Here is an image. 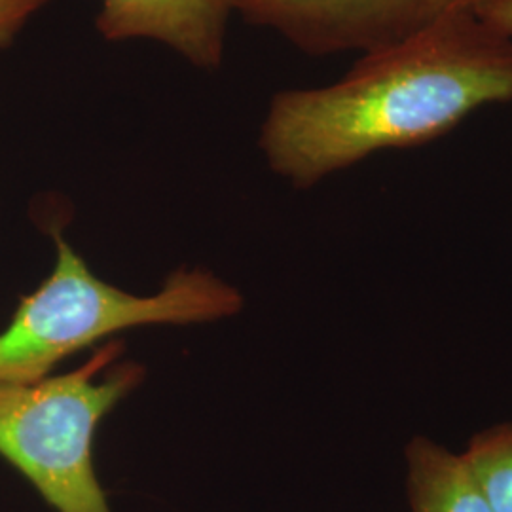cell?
Returning a JSON list of instances; mask_svg holds the SVG:
<instances>
[{
    "mask_svg": "<svg viewBox=\"0 0 512 512\" xmlns=\"http://www.w3.org/2000/svg\"><path fill=\"white\" fill-rule=\"evenodd\" d=\"M512 101V40L471 10L363 54L325 88L275 93L260 131L270 167L298 188L385 148L435 141L486 105Z\"/></svg>",
    "mask_w": 512,
    "mask_h": 512,
    "instance_id": "1",
    "label": "cell"
},
{
    "mask_svg": "<svg viewBox=\"0 0 512 512\" xmlns=\"http://www.w3.org/2000/svg\"><path fill=\"white\" fill-rule=\"evenodd\" d=\"M57 260L35 293L21 298L0 332V385L33 384L82 349L143 325L209 323L241 308L238 291L202 270L171 275L152 296H135L95 277L55 232Z\"/></svg>",
    "mask_w": 512,
    "mask_h": 512,
    "instance_id": "2",
    "label": "cell"
},
{
    "mask_svg": "<svg viewBox=\"0 0 512 512\" xmlns=\"http://www.w3.org/2000/svg\"><path fill=\"white\" fill-rule=\"evenodd\" d=\"M120 353L122 342H109L73 372L0 385V458L57 512H110L93 467V439L145 376L143 366L116 365Z\"/></svg>",
    "mask_w": 512,
    "mask_h": 512,
    "instance_id": "3",
    "label": "cell"
},
{
    "mask_svg": "<svg viewBox=\"0 0 512 512\" xmlns=\"http://www.w3.org/2000/svg\"><path fill=\"white\" fill-rule=\"evenodd\" d=\"M247 23L274 29L306 54L378 52L442 16L435 0H228Z\"/></svg>",
    "mask_w": 512,
    "mask_h": 512,
    "instance_id": "4",
    "label": "cell"
},
{
    "mask_svg": "<svg viewBox=\"0 0 512 512\" xmlns=\"http://www.w3.org/2000/svg\"><path fill=\"white\" fill-rule=\"evenodd\" d=\"M230 12L228 0H101L95 25L109 42L156 40L198 69L217 71Z\"/></svg>",
    "mask_w": 512,
    "mask_h": 512,
    "instance_id": "5",
    "label": "cell"
},
{
    "mask_svg": "<svg viewBox=\"0 0 512 512\" xmlns=\"http://www.w3.org/2000/svg\"><path fill=\"white\" fill-rule=\"evenodd\" d=\"M406 492L412 512H494L463 456L416 437L406 444Z\"/></svg>",
    "mask_w": 512,
    "mask_h": 512,
    "instance_id": "6",
    "label": "cell"
},
{
    "mask_svg": "<svg viewBox=\"0 0 512 512\" xmlns=\"http://www.w3.org/2000/svg\"><path fill=\"white\" fill-rule=\"evenodd\" d=\"M494 512H512V421L478 431L461 454Z\"/></svg>",
    "mask_w": 512,
    "mask_h": 512,
    "instance_id": "7",
    "label": "cell"
},
{
    "mask_svg": "<svg viewBox=\"0 0 512 512\" xmlns=\"http://www.w3.org/2000/svg\"><path fill=\"white\" fill-rule=\"evenodd\" d=\"M52 0H0V50L14 44L27 23Z\"/></svg>",
    "mask_w": 512,
    "mask_h": 512,
    "instance_id": "8",
    "label": "cell"
},
{
    "mask_svg": "<svg viewBox=\"0 0 512 512\" xmlns=\"http://www.w3.org/2000/svg\"><path fill=\"white\" fill-rule=\"evenodd\" d=\"M471 12L490 29L512 40V0H482Z\"/></svg>",
    "mask_w": 512,
    "mask_h": 512,
    "instance_id": "9",
    "label": "cell"
},
{
    "mask_svg": "<svg viewBox=\"0 0 512 512\" xmlns=\"http://www.w3.org/2000/svg\"><path fill=\"white\" fill-rule=\"evenodd\" d=\"M440 14L446 12H459V10H473L482 0H435Z\"/></svg>",
    "mask_w": 512,
    "mask_h": 512,
    "instance_id": "10",
    "label": "cell"
}]
</instances>
